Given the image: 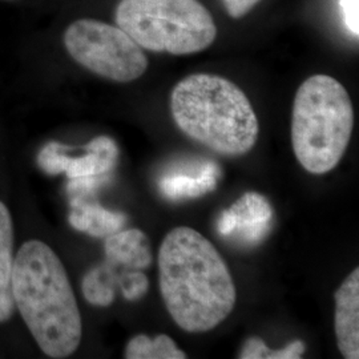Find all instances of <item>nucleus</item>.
<instances>
[{"mask_svg":"<svg viewBox=\"0 0 359 359\" xmlns=\"http://www.w3.org/2000/svg\"><path fill=\"white\" fill-rule=\"evenodd\" d=\"M118 277L115 274L114 265L105 262L103 266L88 271L81 283L84 298L90 305L107 308L115 301V285Z\"/></svg>","mask_w":359,"mask_h":359,"instance_id":"2eb2a0df","label":"nucleus"},{"mask_svg":"<svg viewBox=\"0 0 359 359\" xmlns=\"http://www.w3.org/2000/svg\"><path fill=\"white\" fill-rule=\"evenodd\" d=\"M69 225L79 231L92 237H108L121 231L127 222V216L120 212H112L100 204L88 203L86 198H71Z\"/></svg>","mask_w":359,"mask_h":359,"instance_id":"9b49d317","label":"nucleus"},{"mask_svg":"<svg viewBox=\"0 0 359 359\" xmlns=\"http://www.w3.org/2000/svg\"><path fill=\"white\" fill-rule=\"evenodd\" d=\"M305 344L299 339L278 350L268 347L259 337H250L245 341L238 358L241 359H299L304 357Z\"/></svg>","mask_w":359,"mask_h":359,"instance_id":"dca6fc26","label":"nucleus"},{"mask_svg":"<svg viewBox=\"0 0 359 359\" xmlns=\"http://www.w3.org/2000/svg\"><path fill=\"white\" fill-rule=\"evenodd\" d=\"M229 16L238 19L249 13L261 0H221Z\"/></svg>","mask_w":359,"mask_h":359,"instance_id":"6ab92c4d","label":"nucleus"},{"mask_svg":"<svg viewBox=\"0 0 359 359\" xmlns=\"http://www.w3.org/2000/svg\"><path fill=\"white\" fill-rule=\"evenodd\" d=\"M13 295L40 350L67 358L81 342L83 323L65 265L39 240L23 245L13 259Z\"/></svg>","mask_w":359,"mask_h":359,"instance_id":"f03ea898","label":"nucleus"},{"mask_svg":"<svg viewBox=\"0 0 359 359\" xmlns=\"http://www.w3.org/2000/svg\"><path fill=\"white\" fill-rule=\"evenodd\" d=\"M158 286L169 316L187 333L216 329L237 301L226 262L215 245L189 226H177L164 237Z\"/></svg>","mask_w":359,"mask_h":359,"instance_id":"f257e3e1","label":"nucleus"},{"mask_svg":"<svg viewBox=\"0 0 359 359\" xmlns=\"http://www.w3.org/2000/svg\"><path fill=\"white\" fill-rule=\"evenodd\" d=\"M87 154L71 157L65 154V145L51 142L38 154V165L47 175H65L69 180L102 177L115 168L118 148L108 136L95 137L86 147Z\"/></svg>","mask_w":359,"mask_h":359,"instance_id":"0eeeda50","label":"nucleus"},{"mask_svg":"<svg viewBox=\"0 0 359 359\" xmlns=\"http://www.w3.org/2000/svg\"><path fill=\"white\" fill-rule=\"evenodd\" d=\"M107 262L129 270L147 269L152 264L148 237L139 229L118 231L105 240Z\"/></svg>","mask_w":359,"mask_h":359,"instance_id":"9d476101","label":"nucleus"},{"mask_svg":"<svg viewBox=\"0 0 359 359\" xmlns=\"http://www.w3.org/2000/svg\"><path fill=\"white\" fill-rule=\"evenodd\" d=\"M13 218L0 201V323L8 321L15 310L13 295Z\"/></svg>","mask_w":359,"mask_h":359,"instance_id":"ddd939ff","label":"nucleus"},{"mask_svg":"<svg viewBox=\"0 0 359 359\" xmlns=\"http://www.w3.org/2000/svg\"><path fill=\"white\" fill-rule=\"evenodd\" d=\"M344 22L350 34L355 38L359 35V0H339Z\"/></svg>","mask_w":359,"mask_h":359,"instance_id":"a211bd4d","label":"nucleus"},{"mask_svg":"<svg viewBox=\"0 0 359 359\" xmlns=\"http://www.w3.org/2000/svg\"><path fill=\"white\" fill-rule=\"evenodd\" d=\"M219 175L221 170L217 164L208 161L196 172V175H191L189 172L168 173L160 181V189L165 197L175 201L194 198L213 192L217 187Z\"/></svg>","mask_w":359,"mask_h":359,"instance_id":"f8f14e48","label":"nucleus"},{"mask_svg":"<svg viewBox=\"0 0 359 359\" xmlns=\"http://www.w3.org/2000/svg\"><path fill=\"white\" fill-rule=\"evenodd\" d=\"M115 18L117 27L148 51L191 55L217 36L212 15L198 0H121Z\"/></svg>","mask_w":359,"mask_h":359,"instance_id":"39448f33","label":"nucleus"},{"mask_svg":"<svg viewBox=\"0 0 359 359\" xmlns=\"http://www.w3.org/2000/svg\"><path fill=\"white\" fill-rule=\"evenodd\" d=\"M117 285L127 301H137L147 294L149 280L142 270H128L118 277Z\"/></svg>","mask_w":359,"mask_h":359,"instance_id":"f3484780","label":"nucleus"},{"mask_svg":"<svg viewBox=\"0 0 359 359\" xmlns=\"http://www.w3.org/2000/svg\"><path fill=\"white\" fill-rule=\"evenodd\" d=\"M334 330L342 357L359 358V269L353 270L334 294Z\"/></svg>","mask_w":359,"mask_h":359,"instance_id":"1a4fd4ad","label":"nucleus"},{"mask_svg":"<svg viewBox=\"0 0 359 359\" xmlns=\"http://www.w3.org/2000/svg\"><path fill=\"white\" fill-rule=\"evenodd\" d=\"M65 46L79 65L117 83L142 77L149 65L142 47L126 31L95 19H79L67 27Z\"/></svg>","mask_w":359,"mask_h":359,"instance_id":"423d86ee","label":"nucleus"},{"mask_svg":"<svg viewBox=\"0 0 359 359\" xmlns=\"http://www.w3.org/2000/svg\"><path fill=\"white\" fill-rule=\"evenodd\" d=\"M273 209L269 200L259 193H245L217 219V231L222 237L237 238L244 244H257L269 233Z\"/></svg>","mask_w":359,"mask_h":359,"instance_id":"6e6552de","label":"nucleus"},{"mask_svg":"<svg viewBox=\"0 0 359 359\" xmlns=\"http://www.w3.org/2000/svg\"><path fill=\"white\" fill-rule=\"evenodd\" d=\"M353 128V103L337 79L314 75L299 86L292 114V145L306 172H332L345 156Z\"/></svg>","mask_w":359,"mask_h":359,"instance_id":"20e7f679","label":"nucleus"},{"mask_svg":"<svg viewBox=\"0 0 359 359\" xmlns=\"http://www.w3.org/2000/svg\"><path fill=\"white\" fill-rule=\"evenodd\" d=\"M170 112L180 130L215 154L243 156L256 145L259 124L244 90L217 75L185 77L172 90Z\"/></svg>","mask_w":359,"mask_h":359,"instance_id":"7ed1b4c3","label":"nucleus"},{"mask_svg":"<svg viewBox=\"0 0 359 359\" xmlns=\"http://www.w3.org/2000/svg\"><path fill=\"white\" fill-rule=\"evenodd\" d=\"M124 358L185 359L187 354L176 346V342L167 334H158L154 338L139 334L129 341Z\"/></svg>","mask_w":359,"mask_h":359,"instance_id":"4468645a","label":"nucleus"}]
</instances>
